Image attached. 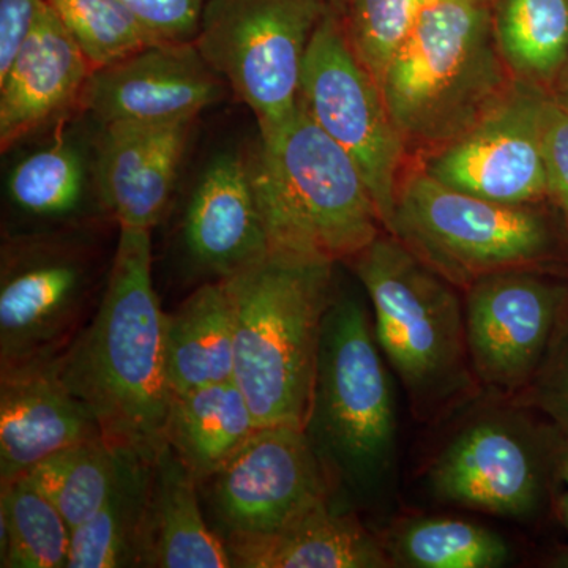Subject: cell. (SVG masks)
Masks as SVG:
<instances>
[{"label":"cell","instance_id":"1","mask_svg":"<svg viewBox=\"0 0 568 568\" xmlns=\"http://www.w3.org/2000/svg\"><path fill=\"white\" fill-rule=\"evenodd\" d=\"M102 298L59 369L111 446L153 458L164 444L171 394L164 315L152 280L151 231L119 227Z\"/></svg>","mask_w":568,"mask_h":568},{"label":"cell","instance_id":"2","mask_svg":"<svg viewBox=\"0 0 568 568\" xmlns=\"http://www.w3.org/2000/svg\"><path fill=\"white\" fill-rule=\"evenodd\" d=\"M334 265L271 252L224 278L234 312V381L260 426L305 428Z\"/></svg>","mask_w":568,"mask_h":568},{"label":"cell","instance_id":"3","mask_svg":"<svg viewBox=\"0 0 568 568\" xmlns=\"http://www.w3.org/2000/svg\"><path fill=\"white\" fill-rule=\"evenodd\" d=\"M514 80L488 0H425L379 85L407 153L426 155L469 130Z\"/></svg>","mask_w":568,"mask_h":568},{"label":"cell","instance_id":"4","mask_svg":"<svg viewBox=\"0 0 568 568\" xmlns=\"http://www.w3.org/2000/svg\"><path fill=\"white\" fill-rule=\"evenodd\" d=\"M248 160L271 252L338 263L386 231L357 164L301 102Z\"/></svg>","mask_w":568,"mask_h":568},{"label":"cell","instance_id":"5","mask_svg":"<svg viewBox=\"0 0 568 568\" xmlns=\"http://www.w3.org/2000/svg\"><path fill=\"white\" fill-rule=\"evenodd\" d=\"M366 306L334 294L325 312L305 433L332 480L373 491L390 473L396 414Z\"/></svg>","mask_w":568,"mask_h":568},{"label":"cell","instance_id":"6","mask_svg":"<svg viewBox=\"0 0 568 568\" xmlns=\"http://www.w3.org/2000/svg\"><path fill=\"white\" fill-rule=\"evenodd\" d=\"M373 313L381 353L414 405H447L473 384L458 286L384 231L351 257Z\"/></svg>","mask_w":568,"mask_h":568},{"label":"cell","instance_id":"7","mask_svg":"<svg viewBox=\"0 0 568 568\" xmlns=\"http://www.w3.org/2000/svg\"><path fill=\"white\" fill-rule=\"evenodd\" d=\"M387 233L465 290L484 275L538 267L558 248L555 226L536 204L474 196L422 168L403 175Z\"/></svg>","mask_w":568,"mask_h":568},{"label":"cell","instance_id":"8","mask_svg":"<svg viewBox=\"0 0 568 568\" xmlns=\"http://www.w3.org/2000/svg\"><path fill=\"white\" fill-rule=\"evenodd\" d=\"M331 0H207L194 47L267 136L297 111L302 69Z\"/></svg>","mask_w":568,"mask_h":568},{"label":"cell","instance_id":"9","mask_svg":"<svg viewBox=\"0 0 568 568\" xmlns=\"http://www.w3.org/2000/svg\"><path fill=\"white\" fill-rule=\"evenodd\" d=\"M95 257L62 234L10 239L0 267V369L59 357L91 321Z\"/></svg>","mask_w":568,"mask_h":568},{"label":"cell","instance_id":"10","mask_svg":"<svg viewBox=\"0 0 568 568\" xmlns=\"http://www.w3.org/2000/svg\"><path fill=\"white\" fill-rule=\"evenodd\" d=\"M298 102L357 164L387 231L409 153L381 85L355 55L334 7L306 50Z\"/></svg>","mask_w":568,"mask_h":568},{"label":"cell","instance_id":"11","mask_svg":"<svg viewBox=\"0 0 568 568\" xmlns=\"http://www.w3.org/2000/svg\"><path fill=\"white\" fill-rule=\"evenodd\" d=\"M332 477L305 428L260 426L197 484L205 518L224 547L272 536L332 499Z\"/></svg>","mask_w":568,"mask_h":568},{"label":"cell","instance_id":"12","mask_svg":"<svg viewBox=\"0 0 568 568\" xmlns=\"http://www.w3.org/2000/svg\"><path fill=\"white\" fill-rule=\"evenodd\" d=\"M568 280L537 267L480 276L466 287V345L478 383L497 394L530 386L564 331Z\"/></svg>","mask_w":568,"mask_h":568},{"label":"cell","instance_id":"13","mask_svg":"<svg viewBox=\"0 0 568 568\" xmlns=\"http://www.w3.org/2000/svg\"><path fill=\"white\" fill-rule=\"evenodd\" d=\"M552 92L515 78L469 130L426 153L422 170L452 189L506 204L548 196L545 114Z\"/></svg>","mask_w":568,"mask_h":568},{"label":"cell","instance_id":"14","mask_svg":"<svg viewBox=\"0 0 568 568\" xmlns=\"http://www.w3.org/2000/svg\"><path fill=\"white\" fill-rule=\"evenodd\" d=\"M549 437L514 417L489 416L465 426L429 470L444 503L500 517H528L540 507L556 459Z\"/></svg>","mask_w":568,"mask_h":568},{"label":"cell","instance_id":"15","mask_svg":"<svg viewBox=\"0 0 568 568\" xmlns=\"http://www.w3.org/2000/svg\"><path fill=\"white\" fill-rule=\"evenodd\" d=\"M224 82L194 43L162 41L93 70L80 104L102 125L194 121L222 99Z\"/></svg>","mask_w":568,"mask_h":568},{"label":"cell","instance_id":"16","mask_svg":"<svg viewBox=\"0 0 568 568\" xmlns=\"http://www.w3.org/2000/svg\"><path fill=\"white\" fill-rule=\"evenodd\" d=\"M100 437L91 409L63 383L59 357L0 369V487L63 448Z\"/></svg>","mask_w":568,"mask_h":568},{"label":"cell","instance_id":"17","mask_svg":"<svg viewBox=\"0 0 568 568\" xmlns=\"http://www.w3.org/2000/svg\"><path fill=\"white\" fill-rule=\"evenodd\" d=\"M193 121L114 122L97 142V196L119 227L152 231L173 196Z\"/></svg>","mask_w":568,"mask_h":568},{"label":"cell","instance_id":"18","mask_svg":"<svg viewBox=\"0 0 568 568\" xmlns=\"http://www.w3.org/2000/svg\"><path fill=\"white\" fill-rule=\"evenodd\" d=\"M182 234L193 263L216 280L271 253L248 159L226 152L212 160L190 197Z\"/></svg>","mask_w":568,"mask_h":568},{"label":"cell","instance_id":"19","mask_svg":"<svg viewBox=\"0 0 568 568\" xmlns=\"http://www.w3.org/2000/svg\"><path fill=\"white\" fill-rule=\"evenodd\" d=\"M92 65L44 0L31 33L0 74V145L61 118L81 103Z\"/></svg>","mask_w":568,"mask_h":568},{"label":"cell","instance_id":"20","mask_svg":"<svg viewBox=\"0 0 568 568\" xmlns=\"http://www.w3.org/2000/svg\"><path fill=\"white\" fill-rule=\"evenodd\" d=\"M141 567H233L222 538L205 518L196 478L166 443L152 462Z\"/></svg>","mask_w":568,"mask_h":568},{"label":"cell","instance_id":"21","mask_svg":"<svg viewBox=\"0 0 568 568\" xmlns=\"http://www.w3.org/2000/svg\"><path fill=\"white\" fill-rule=\"evenodd\" d=\"M226 549L233 567L242 568H386L392 560L381 541L332 499L272 536L234 541Z\"/></svg>","mask_w":568,"mask_h":568},{"label":"cell","instance_id":"22","mask_svg":"<svg viewBox=\"0 0 568 568\" xmlns=\"http://www.w3.org/2000/svg\"><path fill=\"white\" fill-rule=\"evenodd\" d=\"M234 312L224 280L203 284L164 315V369L171 398L234 381Z\"/></svg>","mask_w":568,"mask_h":568},{"label":"cell","instance_id":"23","mask_svg":"<svg viewBox=\"0 0 568 568\" xmlns=\"http://www.w3.org/2000/svg\"><path fill=\"white\" fill-rule=\"evenodd\" d=\"M260 428L235 381L173 396L164 443L196 478L211 476Z\"/></svg>","mask_w":568,"mask_h":568},{"label":"cell","instance_id":"24","mask_svg":"<svg viewBox=\"0 0 568 568\" xmlns=\"http://www.w3.org/2000/svg\"><path fill=\"white\" fill-rule=\"evenodd\" d=\"M152 462L125 450L114 491L91 519L71 530L67 568L141 567Z\"/></svg>","mask_w":568,"mask_h":568},{"label":"cell","instance_id":"25","mask_svg":"<svg viewBox=\"0 0 568 568\" xmlns=\"http://www.w3.org/2000/svg\"><path fill=\"white\" fill-rule=\"evenodd\" d=\"M495 31L515 78L548 91L558 85L568 65V0H503Z\"/></svg>","mask_w":568,"mask_h":568},{"label":"cell","instance_id":"26","mask_svg":"<svg viewBox=\"0 0 568 568\" xmlns=\"http://www.w3.org/2000/svg\"><path fill=\"white\" fill-rule=\"evenodd\" d=\"M125 448L103 437L77 444L32 467L26 478L58 507L70 529L91 519L114 491Z\"/></svg>","mask_w":568,"mask_h":568},{"label":"cell","instance_id":"27","mask_svg":"<svg viewBox=\"0 0 568 568\" xmlns=\"http://www.w3.org/2000/svg\"><path fill=\"white\" fill-rule=\"evenodd\" d=\"M71 529L26 477L0 487V567L67 568Z\"/></svg>","mask_w":568,"mask_h":568},{"label":"cell","instance_id":"28","mask_svg":"<svg viewBox=\"0 0 568 568\" xmlns=\"http://www.w3.org/2000/svg\"><path fill=\"white\" fill-rule=\"evenodd\" d=\"M390 559L414 568H497L510 559L499 534L455 518L407 523L392 537Z\"/></svg>","mask_w":568,"mask_h":568},{"label":"cell","instance_id":"29","mask_svg":"<svg viewBox=\"0 0 568 568\" xmlns=\"http://www.w3.org/2000/svg\"><path fill=\"white\" fill-rule=\"evenodd\" d=\"M92 69L162 43L122 0H47Z\"/></svg>","mask_w":568,"mask_h":568},{"label":"cell","instance_id":"30","mask_svg":"<svg viewBox=\"0 0 568 568\" xmlns=\"http://www.w3.org/2000/svg\"><path fill=\"white\" fill-rule=\"evenodd\" d=\"M84 190V162L69 142L33 152L17 164L9 179L11 201L39 219H62L77 212Z\"/></svg>","mask_w":568,"mask_h":568},{"label":"cell","instance_id":"31","mask_svg":"<svg viewBox=\"0 0 568 568\" xmlns=\"http://www.w3.org/2000/svg\"><path fill=\"white\" fill-rule=\"evenodd\" d=\"M424 3L425 0H346L342 17L347 39L377 84Z\"/></svg>","mask_w":568,"mask_h":568},{"label":"cell","instance_id":"32","mask_svg":"<svg viewBox=\"0 0 568 568\" xmlns=\"http://www.w3.org/2000/svg\"><path fill=\"white\" fill-rule=\"evenodd\" d=\"M160 41L193 43L207 0H122Z\"/></svg>","mask_w":568,"mask_h":568},{"label":"cell","instance_id":"33","mask_svg":"<svg viewBox=\"0 0 568 568\" xmlns=\"http://www.w3.org/2000/svg\"><path fill=\"white\" fill-rule=\"evenodd\" d=\"M529 398L568 439V328L562 331L548 361L530 383Z\"/></svg>","mask_w":568,"mask_h":568},{"label":"cell","instance_id":"34","mask_svg":"<svg viewBox=\"0 0 568 568\" xmlns=\"http://www.w3.org/2000/svg\"><path fill=\"white\" fill-rule=\"evenodd\" d=\"M544 156L548 196L555 201L568 223V106L559 102L555 93L545 114Z\"/></svg>","mask_w":568,"mask_h":568},{"label":"cell","instance_id":"35","mask_svg":"<svg viewBox=\"0 0 568 568\" xmlns=\"http://www.w3.org/2000/svg\"><path fill=\"white\" fill-rule=\"evenodd\" d=\"M44 0H0V74L31 33Z\"/></svg>","mask_w":568,"mask_h":568},{"label":"cell","instance_id":"36","mask_svg":"<svg viewBox=\"0 0 568 568\" xmlns=\"http://www.w3.org/2000/svg\"><path fill=\"white\" fill-rule=\"evenodd\" d=\"M560 477H562L564 485H566V493H564L562 497V518L564 525H566V529L568 532V454L564 455L562 463H560L559 467Z\"/></svg>","mask_w":568,"mask_h":568},{"label":"cell","instance_id":"37","mask_svg":"<svg viewBox=\"0 0 568 568\" xmlns=\"http://www.w3.org/2000/svg\"><path fill=\"white\" fill-rule=\"evenodd\" d=\"M552 93H555V97L559 102H562L568 106V65L566 71H564L562 77H560L558 85H556V92Z\"/></svg>","mask_w":568,"mask_h":568},{"label":"cell","instance_id":"38","mask_svg":"<svg viewBox=\"0 0 568 568\" xmlns=\"http://www.w3.org/2000/svg\"><path fill=\"white\" fill-rule=\"evenodd\" d=\"M332 7L338 10L342 13L343 9H345L346 0H331Z\"/></svg>","mask_w":568,"mask_h":568}]
</instances>
